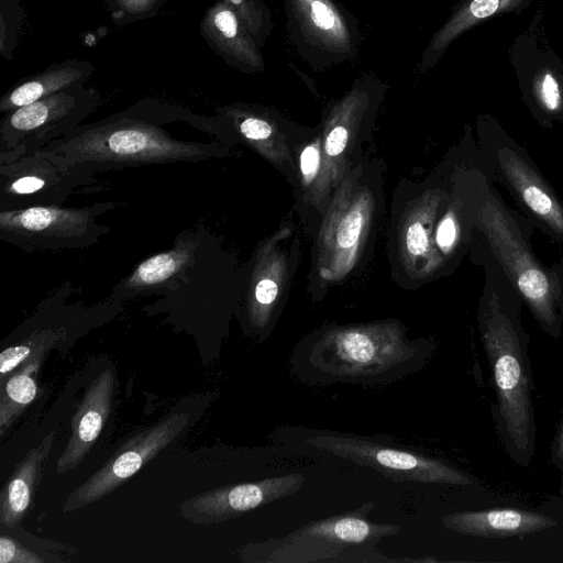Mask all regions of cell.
<instances>
[{
	"mask_svg": "<svg viewBox=\"0 0 563 563\" xmlns=\"http://www.w3.org/2000/svg\"><path fill=\"white\" fill-rule=\"evenodd\" d=\"M199 115L178 104L144 98L99 121L80 124L42 150L66 166H82L96 174L221 157L224 147L220 142L183 140L172 133V125Z\"/></svg>",
	"mask_w": 563,
	"mask_h": 563,
	"instance_id": "cell-1",
	"label": "cell"
},
{
	"mask_svg": "<svg viewBox=\"0 0 563 563\" xmlns=\"http://www.w3.org/2000/svg\"><path fill=\"white\" fill-rule=\"evenodd\" d=\"M434 347L428 340L407 339L394 323L334 327L299 343L289 365L308 385L384 386L420 372Z\"/></svg>",
	"mask_w": 563,
	"mask_h": 563,
	"instance_id": "cell-2",
	"label": "cell"
},
{
	"mask_svg": "<svg viewBox=\"0 0 563 563\" xmlns=\"http://www.w3.org/2000/svg\"><path fill=\"white\" fill-rule=\"evenodd\" d=\"M478 320L495 391V430L507 456L526 467L534 457L537 442L529 339L494 292L482 305Z\"/></svg>",
	"mask_w": 563,
	"mask_h": 563,
	"instance_id": "cell-3",
	"label": "cell"
},
{
	"mask_svg": "<svg viewBox=\"0 0 563 563\" xmlns=\"http://www.w3.org/2000/svg\"><path fill=\"white\" fill-rule=\"evenodd\" d=\"M369 500L360 507L311 520L282 538H268L240 548L244 563H388L390 559L377 545L400 531L395 523H379L368 515L375 508Z\"/></svg>",
	"mask_w": 563,
	"mask_h": 563,
	"instance_id": "cell-4",
	"label": "cell"
},
{
	"mask_svg": "<svg viewBox=\"0 0 563 563\" xmlns=\"http://www.w3.org/2000/svg\"><path fill=\"white\" fill-rule=\"evenodd\" d=\"M296 439L306 444L375 470L394 483L467 486L473 478L445 460L420 449L410 448L383 435H360L349 432L291 428Z\"/></svg>",
	"mask_w": 563,
	"mask_h": 563,
	"instance_id": "cell-5",
	"label": "cell"
},
{
	"mask_svg": "<svg viewBox=\"0 0 563 563\" xmlns=\"http://www.w3.org/2000/svg\"><path fill=\"white\" fill-rule=\"evenodd\" d=\"M284 13L289 43L313 71L330 70L358 56V21L340 1L285 0Z\"/></svg>",
	"mask_w": 563,
	"mask_h": 563,
	"instance_id": "cell-6",
	"label": "cell"
},
{
	"mask_svg": "<svg viewBox=\"0 0 563 563\" xmlns=\"http://www.w3.org/2000/svg\"><path fill=\"white\" fill-rule=\"evenodd\" d=\"M117 207L115 202L104 201L81 208L37 206L0 210V240L29 253L90 247L110 232L98 218Z\"/></svg>",
	"mask_w": 563,
	"mask_h": 563,
	"instance_id": "cell-7",
	"label": "cell"
},
{
	"mask_svg": "<svg viewBox=\"0 0 563 563\" xmlns=\"http://www.w3.org/2000/svg\"><path fill=\"white\" fill-rule=\"evenodd\" d=\"M92 86L64 89L14 109L0 121V159L42 150L82 124L100 106Z\"/></svg>",
	"mask_w": 563,
	"mask_h": 563,
	"instance_id": "cell-8",
	"label": "cell"
},
{
	"mask_svg": "<svg viewBox=\"0 0 563 563\" xmlns=\"http://www.w3.org/2000/svg\"><path fill=\"white\" fill-rule=\"evenodd\" d=\"M103 190L96 173L66 166L43 150L0 159V210L63 206L75 195Z\"/></svg>",
	"mask_w": 563,
	"mask_h": 563,
	"instance_id": "cell-9",
	"label": "cell"
},
{
	"mask_svg": "<svg viewBox=\"0 0 563 563\" xmlns=\"http://www.w3.org/2000/svg\"><path fill=\"white\" fill-rule=\"evenodd\" d=\"M481 220L495 255L534 318L548 334L558 338L561 314L554 279L533 258L512 218L494 196L483 206Z\"/></svg>",
	"mask_w": 563,
	"mask_h": 563,
	"instance_id": "cell-10",
	"label": "cell"
},
{
	"mask_svg": "<svg viewBox=\"0 0 563 563\" xmlns=\"http://www.w3.org/2000/svg\"><path fill=\"white\" fill-rule=\"evenodd\" d=\"M188 423V413L173 412L133 435L101 468L68 495L62 510L81 509L115 490L175 441Z\"/></svg>",
	"mask_w": 563,
	"mask_h": 563,
	"instance_id": "cell-11",
	"label": "cell"
},
{
	"mask_svg": "<svg viewBox=\"0 0 563 563\" xmlns=\"http://www.w3.org/2000/svg\"><path fill=\"white\" fill-rule=\"evenodd\" d=\"M305 482L301 473L221 486L200 493L179 505L183 518L196 525L228 521L298 493Z\"/></svg>",
	"mask_w": 563,
	"mask_h": 563,
	"instance_id": "cell-12",
	"label": "cell"
},
{
	"mask_svg": "<svg viewBox=\"0 0 563 563\" xmlns=\"http://www.w3.org/2000/svg\"><path fill=\"white\" fill-rule=\"evenodd\" d=\"M199 32L207 45L238 71L260 74L265 70L262 46L238 13L221 0L205 11Z\"/></svg>",
	"mask_w": 563,
	"mask_h": 563,
	"instance_id": "cell-13",
	"label": "cell"
},
{
	"mask_svg": "<svg viewBox=\"0 0 563 563\" xmlns=\"http://www.w3.org/2000/svg\"><path fill=\"white\" fill-rule=\"evenodd\" d=\"M114 379V371L108 367L86 388L71 419L70 437L56 463L57 474L77 467L96 443L111 411Z\"/></svg>",
	"mask_w": 563,
	"mask_h": 563,
	"instance_id": "cell-14",
	"label": "cell"
},
{
	"mask_svg": "<svg viewBox=\"0 0 563 563\" xmlns=\"http://www.w3.org/2000/svg\"><path fill=\"white\" fill-rule=\"evenodd\" d=\"M441 522L455 533L483 539L523 538L558 526L548 515L516 508L456 511Z\"/></svg>",
	"mask_w": 563,
	"mask_h": 563,
	"instance_id": "cell-15",
	"label": "cell"
},
{
	"mask_svg": "<svg viewBox=\"0 0 563 563\" xmlns=\"http://www.w3.org/2000/svg\"><path fill=\"white\" fill-rule=\"evenodd\" d=\"M95 70L88 59L71 58L52 64L10 87L0 98V112L5 114L64 89L86 85Z\"/></svg>",
	"mask_w": 563,
	"mask_h": 563,
	"instance_id": "cell-16",
	"label": "cell"
},
{
	"mask_svg": "<svg viewBox=\"0 0 563 563\" xmlns=\"http://www.w3.org/2000/svg\"><path fill=\"white\" fill-rule=\"evenodd\" d=\"M55 433H48L16 464L0 496V523L13 529L29 514Z\"/></svg>",
	"mask_w": 563,
	"mask_h": 563,
	"instance_id": "cell-17",
	"label": "cell"
},
{
	"mask_svg": "<svg viewBox=\"0 0 563 563\" xmlns=\"http://www.w3.org/2000/svg\"><path fill=\"white\" fill-rule=\"evenodd\" d=\"M504 174L523 203L553 231L563 234V207L538 174L508 147L498 150Z\"/></svg>",
	"mask_w": 563,
	"mask_h": 563,
	"instance_id": "cell-18",
	"label": "cell"
},
{
	"mask_svg": "<svg viewBox=\"0 0 563 563\" xmlns=\"http://www.w3.org/2000/svg\"><path fill=\"white\" fill-rule=\"evenodd\" d=\"M515 0H467L465 1L431 37L421 53L417 71H429L443 55L448 46L462 32L477 21L485 19Z\"/></svg>",
	"mask_w": 563,
	"mask_h": 563,
	"instance_id": "cell-19",
	"label": "cell"
},
{
	"mask_svg": "<svg viewBox=\"0 0 563 563\" xmlns=\"http://www.w3.org/2000/svg\"><path fill=\"white\" fill-rule=\"evenodd\" d=\"M46 351V349H42L35 353L1 385V434L5 432L24 408L35 399L37 394L36 377Z\"/></svg>",
	"mask_w": 563,
	"mask_h": 563,
	"instance_id": "cell-20",
	"label": "cell"
},
{
	"mask_svg": "<svg viewBox=\"0 0 563 563\" xmlns=\"http://www.w3.org/2000/svg\"><path fill=\"white\" fill-rule=\"evenodd\" d=\"M66 336L65 325L35 328L19 344L4 349L0 354L1 385L7 376L12 374L16 367L31 358L42 349L48 350Z\"/></svg>",
	"mask_w": 563,
	"mask_h": 563,
	"instance_id": "cell-21",
	"label": "cell"
},
{
	"mask_svg": "<svg viewBox=\"0 0 563 563\" xmlns=\"http://www.w3.org/2000/svg\"><path fill=\"white\" fill-rule=\"evenodd\" d=\"M241 18L247 30L263 47L271 37L274 22L264 0H221Z\"/></svg>",
	"mask_w": 563,
	"mask_h": 563,
	"instance_id": "cell-22",
	"label": "cell"
},
{
	"mask_svg": "<svg viewBox=\"0 0 563 563\" xmlns=\"http://www.w3.org/2000/svg\"><path fill=\"white\" fill-rule=\"evenodd\" d=\"M25 20L20 0H0V56L13 58Z\"/></svg>",
	"mask_w": 563,
	"mask_h": 563,
	"instance_id": "cell-23",
	"label": "cell"
},
{
	"mask_svg": "<svg viewBox=\"0 0 563 563\" xmlns=\"http://www.w3.org/2000/svg\"><path fill=\"white\" fill-rule=\"evenodd\" d=\"M117 25L155 16L168 0H103Z\"/></svg>",
	"mask_w": 563,
	"mask_h": 563,
	"instance_id": "cell-24",
	"label": "cell"
},
{
	"mask_svg": "<svg viewBox=\"0 0 563 563\" xmlns=\"http://www.w3.org/2000/svg\"><path fill=\"white\" fill-rule=\"evenodd\" d=\"M45 560L8 536L0 537V563H43Z\"/></svg>",
	"mask_w": 563,
	"mask_h": 563,
	"instance_id": "cell-25",
	"label": "cell"
},
{
	"mask_svg": "<svg viewBox=\"0 0 563 563\" xmlns=\"http://www.w3.org/2000/svg\"><path fill=\"white\" fill-rule=\"evenodd\" d=\"M363 214L357 209H352L345 214L340 223L336 234L340 247L349 249L356 243L363 228Z\"/></svg>",
	"mask_w": 563,
	"mask_h": 563,
	"instance_id": "cell-26",
	"label": "cell"
},
{
	"mask_svg": "<svg viewBox=\"0 0 563 563\" xmlns=\"http://www.w3.org/2000/svg\"><path fill=\"white\" fill-rule=\"evenodd\" d=\"M538 97L541 103L550 111H555L561 106V93L555 78L550 74H544L538 82Z\"/></svg>",
	"mask_w": 563,
	"mask_h": 563,
	"instance_id": "cell-27",
	"label": "cell"
},
{
	"mask_svg": "<svg viewBox=\"0 0 563 563\" xmlns=\"http://www.w3.org/2000/svg\"><path fill=\"white\" fill-rule=\"evenodd\" d=\"M349 126L345 123H335L327 133L324 150L329 156L340 155L346 147Z\"/></svg>",
	"mask_w": 563,
	"mask_h": 563,
	"instance_id": "cell-28",
	"label": "cell"
},
{
	"mask_svg": "<svg viewBox=\"0 0 563 563\" xmlns=\"http://www.w3.org/2000/svg\"><path fill=\"white\" fill-rule=\"evenodd\" d=\"M407 247L412 255H421L428 249L427 232L421 223L415 222L407 230Z\"/></svg>",
	"mask_w": 563,
	"mask_h": 563,
	"instance_id": "cell-29",
	"label": "cell"
},
{
	"mask_svg": "<svg viewBox=\"0 0 563 563\" xmlns=\"http://www.w3.org/2000/svg\"><path fill=\"white\" fill-rule=\"evenodd\" d=\"M278 294V286L269 278L261 279L254 287V299L258 307L271 306Z\"/></svg>",
	"mask_w": 563,
	"mask_h": 563,
	"instance_id": "cell-30",
	"label": "cell"
},
{
	"mask_svg": "<svg viewBox=\"0 0 563 563\" xmlns=\"http://www.w3.org/2000/svg\"><path fill=\"white\" fill-rule=\"evenodd\" d=\"M551 460L560 472V496L563 498V413L551 448Z\"/></svg>",
	"mask_w": 563,
	"mask_h": 563,
	"instance_id": "cell-31",
	"label": "cell"
},
{
	"mask_svg": "<svg viewBox=\"0 0 563 563\" xmlns=\"http://www.w3.org/2000/svg\"><path fill=\"white\" fill-rule=\"evenodd\" d=\"M456 223L454 219L449 216L444 218L438 228L437 241L443 250H449L456 239Z\"/></svg>",
	"mask_w": 563,
	"mask_h": 563,
	"instance_id": "cell-32",
	"label": "cell"
},
{
	"mask_svg": "<svg viewBox=\"0 0 563 563\" xmlns=\"http://www.w3.org/2000/svg\"><path fill=\"white\" fill-rule=\"evenodd\" d=\"M319 165V151L316 146H307L300 157L301 172L309 177L314 174Z\"/></svg>",
	"mask_w": 563,
	"mask_h": 563,
	"instance_id": "cell-33",
	"label": "cell"
}]
</instances>
